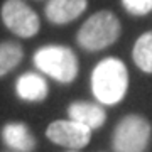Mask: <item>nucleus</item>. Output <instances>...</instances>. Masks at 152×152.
Here are the masks:
<instances>
[{
    "mask_svg": "<svg viewBox=\"0 0 152 152\" xmlns=\"http://www.w3.org/2000/svg\"><path fill=\"white\" fill-rule=\"evenodd\" d=\"M93 95L105 105H117L124 100L129 88V71L118 58H105L91 75Z\"/></svg>",
    "mask_w": 152,
    "mask_h": 152,
    "instance_id": "f257e3e1",
    "label": "nucleus"
},
{
    "mask_svg": "<svg viewBox=\"0 0 152 152\" xmlns=\"http://www.w3.org/2000/svg\"><path fill=\"white\" fill-rule=\"evenodd\" d=\"M2 20L9 31L20 37H32L41 27L37 14L24 0H7L2 5Z\"/></svg>",
    "mask_w": 152,
    "mask_h": 152,
    "instance_id": "39448f33",
    "label": "nucleus"
},
{
    "mask_svg": "<svg viewBox=\"0 0 152 152\" xmlns=\"http://www.w3.org/2000/svg\"><path fill=\"white\" fill-rule=\"evenodd\" d=\"M132 56H134V63L144 73H152V31L144 32L135 41Z\"/></svg>",
    "mask_w": 152,
    "mask_h": 152,
    "instance_id": "9b49d317",
    "label": "nucleus"
},
{
    "mask_svg": "<svg viewBox=\"0 0 152 152\" xmlns=\"http://www.w3.org/2000/svg\"><path fill=\"white\" fill-rule=\"evenodd\" d=\"M15 91L26 102H42L48 96V83L36 73H24L15 83Z\"/></svg>",
    "mask_w": 152,
    "mask_h": 152,
    "instance_id": "1a4fd4ad",
    "label": "nucleus"
},
{
    "mask_svg": "<svg viewBox=\"0 0 152 152\" xmlns=\"http://www.w3.org/2000/svg\"><path fill=\"white\" fill-rule=\"evenodd\" d=\"M34 64L37 69L49 75L61 83L75 81L78 75V58L69 48L46 46L34 54Z\"/></svg>",
    "mask_w": 152,
    "mask_h": 152,
    "instance_id": "7ed1b4c3",
    "label": "nucleus"
},
{
    "mask_svg": "<svg viewBox=\"0 0 152 152\" xmlns=\"http://www.w3.org/2000/svg\"><path fill=\"white\" fill-rule=\"evenodd\" d=\"M88 0H49L46 17L53 24H68L86 10Z\"/></svg>",
    "mask_w": 152,
    "mask_h": 152,
    "instance_id": "0eeeda50",
    "label": "nucleus"
},
{
    "mask_svg": "<svg viewBox=\"0 0 152 152\" xmlns=\"http://www.w3.org/2000/svg\"><path fill=\"white\" fill-rule=\"evenodd\" d=\"M2 137L7 145L17 152H32L36 147V139L24 124H7L2 130Z\"/></svg>",
    "mask_w": 152,
    "mask_h": 152,
    "instance_id": "9d476101",
    "label": "nucleus"
},
{
    "mask_svg": "<svg viewBox=\"0 0 152 152\" xmlns=\"http://www.w3.org/2000/svg\"><path fill=\"white\" fill-rule=\"evenodd\" d=\"M69 118L90 127V129H100L107 120V113L100 105L93 103H85V102H76L68 107Z\"/></svg>",
    "mask_w": 152,
    "mask_h": 152,
    "instance_id": "6e6552de",
    "label": "nucleus"
},
{
    "mask_svg": "<svg viewBox=\"0 0 152 152\" xmlns=\"http://www.w3.org/2000/svg\"><path fill=\"white\" fill-rule=\"evenodd\" d=\"M22 56H24V51L20 44L14 41H5L0 44V76L14 69L22 61Z\"/></svg>",
    "mask_w": 152,
    "mask_h": 152,
    "instance_id": "f8f14e48",
    "label": "nucleus"
},
{
    "mask_svg": "<svg viewBox=\"0 0 152 152\" xmlns=\"http://www.w3.org/2000/svg\"><path fill=\"white\" fill-rule=\"evenodd\" d=\"M69 152H73V151H69Z\"/></svg>",
    "mask_w": 152,
    "mask_h": 152,
    "instance_id": "4468645a",
    "label": "nucleus"
},
{
    "mask_svg": "<svg viewBox=\"0 0 152 152\" xmlns=\"http://www.w3.org/2000/svg\"><path fill=\"white\" fill-rule=\"evenodd\" d=\"M46 135L51 142L69 149H81L91 139V129L75 120H56L48 127Z\"/></svg>",
    "mask_w": 152,
    "mask_h": 152,
    "instance_id": "423d86ee",
    "label": "nucleus"
},
{
    "mask_svg": "<svg viewBox=\"0 0 152 152\" xmlns=\"http://www.w3.org/2000/svg\"><path fill=\"white\" fill-rule=\"evenodd\" d=\"M122 4L132 15H145L152 12V0H122Z\"/></svg>",
    "mask_w": 152,
    "mask_h": 152,
    "instance_id": "ddd939ff",
    "label": "nucleus"
},
{
    "mask_svg": "<svg viewBox=\"0 0 152 152\" xmlns=\"http://www.w3.org/2000/svg\"><path fill=\"white\" fill-rule=\"evenodd\" d=\"M122 26L118 17L110 10L93 14L78 31V44L86 51H102L120 37Z\"/></svg>",
    "mask_w": 152,
    "mask_h": 152,
    "instance_id": "f03ea898",
    "label": "nucleus"
},
{
    "mask_svg": "<svg viewBox=\"0 0 152 152\" xmlns=\"http://www.w3.org/2000/svg\"><path fill=\"white\" fill-rule=\"evenodd\" d=\"M152 127L142 115H127L122 118L113 134L115 152H144L151 139Z\"/></svg>",
    "mask_w": 152,
    "mask_h": 152,
    "instance_id": "20e7f679",
    "label": "nucleus"
}]
</instances>
